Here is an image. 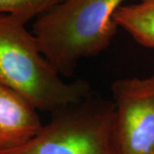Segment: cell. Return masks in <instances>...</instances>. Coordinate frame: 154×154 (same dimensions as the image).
I'll use <instances>...</instances> for the list:
<instances>
[{
	"label": "cell",
	"mask_w": 154,
	"mask_h": 154,
	"mask_svg": "<svg viewBox=\"0 0 154 154\" xmlns=\"http://www.w3.org/2000/svg\"><path fill=\"white\" fill-rule=\"evenodd\" d=\"M51 114L28 141L0 154H119L113 101L92 94Z\"/></svg>",
	"instance_id": "cell-3"
},
{
	"label": "cell",
	"mask_w": 154,
	"mask_h": 154,
	"mask_svg": "<svg viewBox=\"0 0 154 154\" xmlns=\"http://www.w3.org/2000/svg\"><path fill=\"white\" fill-rule=\"evenodd\" d=\"M0 81L51 113L94 94L84 80L65 82L26 23L10 14H0Z\"/></svg>",
	"instance_id": "cell-2"
},
{
	"label": "cell",
	"mask_w": 154,
	"mask_h": 154,
	"mask_svg": "<svg viewBox=\"0 0 154 154\" xmlns=\"http://www.w3.org/2000/svg\"><path fill=\"white\" fill-rule=\"evenodd\" d=\"M119 154H154V74L111 84Z\"/></svg>",
	"instance_id": "cell-4"
},
{
	"label": "cell",
	"mask_w": 154,
	"mask_h": 154,
	"mask_svg": "<svg viewBox=\"0 0 154 154\" xmlns=\"http://www.w3.org/2000/svg\"><path fill=\"white\" fill-rule=\"evenodd\" d=\"M62 0H0V14H10L28 23L57 5Z\"/></svg>",
	"instance_id": "cell-7"
},
{
	"label": "cell",
	"mask_w": 154,
	"mask_h": 154,
	"mask_svg": "<svg viewBox=\"0 0 154 154\" xmlns=\"http://www.w3.org/2000/svg\"><path fill=\"white\" fill-rule=\"evenodd\" d=\"M113 20L138 44L154 50V0L122 5L115 11Z\"/></svg>",
	"instance_id": "cell-6"
},
{
	"label": "cell",
	"mask_w": 154,
	"mask_h": 154,
	"mask_svg": "<svg viewBox=\"0 0 154 154\" xmlns=\"http://www.w3.org/2000/svg\"><path fill=\"white\" fill-rule=\"evenodd\" d=\"M125 0H62L38 17L32 33L62 76L108 48L118 27L113 15Z\"/></svg>",
	"instance_id": "cell-1"
},
{
	"label": "cell",
	"mask_w": 154,
	"mask_h": 154,
	"mask_svg": "<svg viewBox=\"0 0 154 154\" xmlns=\"http://www.w3.org/2000/svg\"><path fill=\"white\" fill-rule=\"evenodd\" d=\"M42 126L38 109L25 96L0 81V152L26 143Z\"/></svg>",
	"instance_id": "cell-5"
}]
</instances>
